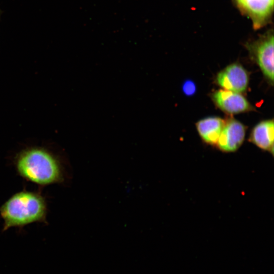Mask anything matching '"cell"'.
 <instances>
[{"mask_svg": "<svg viewBox=\"0 0 274 274\" xmlns=\"http://www.w3.org/2000/svg\"><path fill=\"white\" fill-rule=\"evenodd\" d=\"M15 165L20 175L39 185H49L63 179L59 160L43 148L35 147L23 150L18 154Z\"/></svg>", "mask_w": 274, "mask_h": 274, "instance_id": "obj_1", "label": "cell"}, {"mask_svg": "<svg viewBox=\"0 0 274 274\" xmlns=\"http://www.w3.org/2000/svg\"><path fill=\"white\" fill-rule=\"evenodd\" d=\"M47 206L39 193L27 191L12 196L0 208L4 220L3 231L13 227H21L46 219Z\"/></svg>", "mask_w": 274, "mask_h": 274, "instance_id": "obj_2", "label": "cell"}, {"mask_svg": "<svg viewBox=\"0 0 274 274\" xmlns=\"http://www.w3.org/2000/svg\"><path fill=\"white\" fill-rule=\"evenodd\" d=\"M250 51L266 78L273 82V37L268 35L251 45Z\"/></svg>", "mask_w": 274, "mask_h": 274, "instance_id": "obj_3", "label": "cell"}, {"mask_svg": "<svg viewBox=\"0 0 274 274\" xmlns=\"http://www.w3.org/2000/svg\"><path fill=\"white\" fill-rule=\"evenodd\" d=\"M216 82L223 89L241 93L247 88L249 75L242 65L234 63L218 73Z\"/></svg>", "mask_w": 274, "mask_h": 274, "instance_id": "obj_4", "label": "cell"}, {"mask_svg": "<svg viewBox=\"0 0 274 274\" xmlns=\"http://www.w3.org/2000/svg\"><path fill=\"white\" fill-rule=\"evenodd\" d=\"M212 98L222 111L230 114H236L253 109L248 100L240 93L225 89L214 92Z\"/></svg>", "mask_w": 274, "mask_h": 274, "instance_id": "obj_5", "label": "cell"}, {"mask_svg": "<svg viewBox=\"0 0 274 274\" xmlns=\"http://www.w3.org/2000/svg\"><path fill=\"white\" fill-rule=\"evenodd\" d=\"M246 134V127L234 119L225 122L217 145L219 149L225 152L237 150L243 144Z\"/></svg>", "mask_w": 274, "mask_h": 274, "instance_id": "obj_6", "label": "cell"}, {"mask_svg": "<svg viewBox=\"0 0 274 274\" xmlns=\"http://www.w3.org/2000/svg\"><path fill=\"white\" fill-rule=\"evenodd\" d=\"M238 7L252 20L255 28L259 27L273 10V0H235Z\"/></svg>", "mask_w": 274, "mask_h": 274, "instance_id": "obj_7", "label": "cell"}, {"mask_svg": "<svg viewBox=\"0 0 274 274\" xmlns=\"http://www.w3.org/2000/svg\"><path fill=\"white\" fill-rule=\"evenodd\" d=\"M273 120L261 121L253 128L249 141L263 150L273 154Z\"/></svg>", "mask_w": 274, "mask_h": 274, "instance_id": "obj_8", "label": "cell"}, {"mask_svg": "<svg viewBox=\"0 0 274 274\" xmlns=\"http://www.w3.org/2000/svg\"><path fill=\"white\" fill-rule=\"evenodd\" d=\"M225 121L218 117H209L196 123L197 132L202 140L210 145H216Z\"/></svg>", "mask_w": 274, "mask_h": 274, "instance_id": "obj_9", "label": "cell"}, {"mask_svg": "<svg viewBox=\"0 0 274 274\" xmlns=\"http://www.w3.org/2000/svg\"><path fill=\"white\" fill-rule=\"evenodd\" d=\"M196 85L194 81L190 79L185 80L182 86L183 93L187 96L193 95L196 92Z\"/></svg>", "mask_w": 274, "mask_h": 274, "instance_id": "obj_10", "label": "cell"}, {"mask_svg": "<svg viewBox=\"0 0 274 274\" xmlns=\"http://www.w3.org/2000/svg\"><path fill=\"white\" fill-rule=\"evenodd\" d=\"M1 14H2V11H1V10H0V18H1Z\"/></svg>", "mask_w": 274, "mask_h": 274, "instance_id": "obj_11", "label": "cell"}]
</instances>
